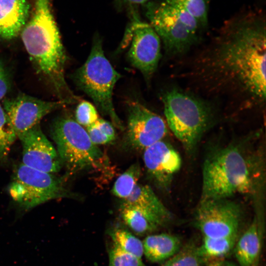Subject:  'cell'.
Masks as SVG:
<instances>
[{
  "instance_id": "obj_18",
  "label": "cell",
  "mask_w": 266,
  "mask_h": 266,
  "mask_svg": "<svg viewBox=\"0 0 266 266\" xmlns=\"http://www.w3.org/2000/svg\"><path fill=\"white\" fill-rule=\"evenodd\" d=\"M142 243L143 254L152 263L166 261L182 247V242L179 237L166 233L148 235Z\"/></svg>"
},
{
  "instance_id": "obj_14",
  "label": "cell",
  "mask_w": 266,
  "mask_h": 266,
  "mask_svg": "<svg viewBox=\"0 0 266 266\" xmlns=\"http://www.w3.org/2000/svg\"><path fill=\"white\" fill-rule=\"evenodd\" d=\"M22 146V164L46 172H58L62 164L57 151L43 133L39 124L18 137Z\"/></svg>"
},
{
  "instance_id": "obj_32",
  "label": "cell",
  "mask_w": 266,
  "mask_h": 266,
  "mask_svg": "<svg viewBox=\"0 0 266 266\" xmlns=\"http://www.w3.org/2000/svg\"><path fill=\"white\" fill-rule=\"evenodd\" d=\"M207 266H239L236 264L223 259L210 260Z\"/></svg>"
},
{
  "instance_id": "obj_23",
  "label": "cell",
  "mask_w": 266,
  "mask_h": 266,
  "mask_svg": "<svg viewBox=\"0 0 266 266\" xmlns=\"http://www.w3.org/2000/svg\"><path fill=\"white\" fill-rule=\"evenodd\" d=\"M166 3L187 11L198 21L201 29L208 24L210 0H162Z\"/></svg>"
},
{
  "instance_id": "obj_24",
  "label": "cell",
  "mask_w": 266,
  "mask_h": 266,
  "mask_svg": "<svg viewBox=\"0 0 266 266\" xmlns=\"http://www.w3.org/2000/svg\"><path fill=\"white\" fill-rule=\"evenodd\" d=\"M165 262L162 266H200L204 261L199 254L198 246L190 243Z\"/></svg>"
},
{
  "instance_id": "obj_7",
  "label": "cell",
  "mask_w": 266,
  "mask_h": 266,
  "mask_svg": "<svg viewBox=\"0 0 266 266\" xmlns=\"http://www.w3.org/2000/svg\"><path fill=\"white\" fill-rule=\"evenodd\" d=\"M8 192L14 201L25 211L50 200L75 197L61 178L22 163L14 171Z\"/></svg>"
},
{
  "instance_id": "obj_26",
  "label": "cell",
  "mask_w": 266,
  "mask_h": 266,
  "mask_svg": "<svg viewBox=\"0 0 266 266\" xmlns=\"http://www.w3.org/2000/svg\"><path fill=\"white\" fill-rule=\"evenodd\" d=\"M108 266H146L139 258L114 244L108 250Z\"/></svg>"
},
{
  "instance_id": "obj_3",
  "label": "cell",
  "mask_w": 266,
  "mask_h": 266,
  "mask_svg": "<svg viewBox=\"0 0 266 266\" xmlns=\"http://www.w3.org/2000/svg\"><path fill=\"white\" fill-rule=\"evenodd\" d=\"M36 71L52 85L60 100H78L65 77L66 56L49 0H34L33 8L20 33Z\"/></svg>"
},
{
  "instance_id": "obj_12",
  "label": "cell",
  "mask_w": 266,
  "mask_h": 266,
  "mask_svg": "<svg viewBox=\"0 0 266 266\" xmlns=\"http://www.w3.org/2000/svg\"><path fill=\"white\" fill-rule=\"evenodd\" d=\"M67 101L43 100L20 93L16 97L6 99L2 107L8 116L17 137L39 124L40 120L51 112L66 105Z\"/></svg>"
},
{
  "instance_id": "obj_10",
  "label": "cell",
  "mask_w": 266,
  "mask_h": 266,
  "mask_svg": "<svg viewBox=\"0 0 266 266\" xmlns=\"http://www.w3.org/2000/svg\"><path fill=\"white\" fill-rule=\"evenodd\" d=\"M132 12V22L127 29L132 40L128 59L150 81L161 57V40L149 24L141 21L135 11Z\"/></svg>"
},
{
  "instance_id": "obj_20",
  "label": "cell",
  "mask_w": 266,
  "mask_h": 266,
  "mask_svg": "<svg viewBox=\"0 0 266 266\" xmlns=\"http://www.w3.org/2000/svg\"><path fill=\"white\" fill-rule=\"evenodd\" d=\"M237 234L221 237L203 236L202 242L198 246L200 255L204 262L222 259L234 248Z\"/></svg>"
},
{
  "instance_id": "obj_9",
  "label": "cell",
  "mask_w": 266,
  "mask_h": 266,
  "mask_svg": "<svg viewBox=\"0 0 266 266\" xmlns=\"http://www.w3.org/2000/svg\"><path fill=\"white\" fill-rule=\"evenodd\" d=\"M242 217L240 205L230 199L200 200L194 223L203 236L221 237L238 234Z\"/></svg>"
},
{
  "instance_id": "obj_19",
  "label": "cell",
  "mask_w": 266,
  "mask_h": 266,
  "mask_svg": "<svg viewBox=\"0 0 266 266\" xmlns=\"http://www.w3.org/2000/svg\"><path fill=\"white\" fill-rule=\"evenodd\" d=\"M120 214L125 224L140 235L149 234L167 226L144 210L125 201L120 205Z\"/></svg>"
},
{
  "instance_id": "obj_1",
  "label": "cell",
  "mask_w": 266,
  "mask_h": 266,
  "mask_svg": "<svg viewBox=\"0 0 266 266\" xmlns=\"http://www.w3.org/2000/svg\"><path fill=\"white\" fill-rule=\"evenodd\" d=\"M266 24L248 13L226 22L207 44L181 62L175 79L184 88L234 113L262 110L266 104Z\"/></svg>"
},
{
  "instance_id": "obj_2",
  "label": "cell",
  "mask_w": 266,
  "mask_h": 266,
  "mask_svg": "<svg viewBox=\"0 0 266 266\" xmlns=\"http://www.w3.org/2000/svg\"><path fill=\"white\" fill-rule=\"evenodd\" d=\"M265 181L262 152L246 140L232 142L215 148L205 158L200 200L231 199L237 194L259 196Z\"/></svg>"
},
{
  "instance_id": "obj_21",
  "label": "cell",
  "mask_w": 266,
  "mask_h": 266,
  "mask_svg": "<svg viewBox=\"0 0 266 266\" xmlns=\"http://www.w3.org/2000/svg\"><path fill=\"white\" fill-rule=\"evenodd\" d=\"M113 244L139 258L143 254V243L133 233L122 227H116L109 232Z\"/></svg>"
},
{
  "instance_id": "obj_22",
  "label": "cell",
  "mask_w": 266,
  "mask_h": 266,
  "mask_svg": "<svg viewBox=\"0 0 266 266\" xmlns=\"http://www.w3.org/2000/svg\"><path fill=\"white\" fill-rule=\"evenodd\" d=\"M141 172L138 163L132 165L115 181L112 190L113 194L124 200L127 198L138 184Z\"/></svg>"
},
{
  "instance_id": "obj_25",
  "label": "cell",
  "mask_w": 266,
  "mask_h": 266,
  "mask_svg": "<svg viewBox=\"0 0 266 266\" xmlns=\"http://www.w3.org/2000/svg\"><path fill=\"white\" fill-rule=\"evenodd\" d=\"M17 135L10 121L0 104V164L5 162Z\"/></svg>"
},
{
  "instance_id": "obj_15",
  "label": "cell",
  "mask_w": 266,
  "mask_h": 266,
  "mask_svg": "<svg viewBox=\"0 0 266 266\" xmlns=\"http://www.w3.org/2000/svg\"><path fill=\"white\" fill-rule=\"evenodd\" d=\"M31 10L30 0H0V39L17 37L27 22Z\"/></svg>"
},
{
  "instance_id": "obj_29",
  "label": "cell",
  "mask_w": 266,
  "mask_h": 266,
  "mask_svg": "<svg viewBox=\"0 0 266 266\" xmlns=\"http://www.w3.org/2000/svg\"><path fill=\"white\" fill-rule=\"evenodd\" d=\"M10 87L8 72L3 62L0 59V100L7 93Z\"/></svg>"
},
{
  "instance_id": "obj_30",
  "label": "cell",
  "mask_w": 266,
  "mask_h": 266,
  "mask_svg": "<svg viewBox=\"0 0 266 266\" xmlns=\"http://www.w3.org/2000/svg\"><path fill=\"white\" fill-rule=\"evenodd\" d=\"M95 123L97 127L112 141L115 139V132L113 124L101 118H99Z\"/></svg>"
},
{
  "instance_id": "obj_28",
  "label": "cell",
  "mask_w": 266,
  "mask_h": 266,
  "mask_svg": "<svg viewBox=\"0 0 266 266\" xmlns=\"http://www.w3.org/2000/svg\"><path fill=\"white\" fill-rule=\"evenodd\" d=\"M86 131L92 142L96 145L106 144L112 141L97 127L95 123L87 127Z\"/></svg>"
},
{
  "instance_id": "obj_8",
  "label": "cell",
  "mask_w": 266,
  "mask_h": 266,
  "mask_svg": "<svg viewBox=\"0 0 266 266\" xmlns=\"http://www.w3.org/2000/svg\"><path fill=\"white\" fill-rule=\"evenodd\" d=\"M144 4L149 24L162 41L168 57L178 60L195 48L199 42V33L184 23L171 5L163 0Z\"/></svg>"
},
{
  "instance_id": "obj_31",
  "label": "cell",
  "mask_w": 266,
  "mask_h": 266,
  "mask_svg": "<svg viewBox=\"0 0 266 266\" xmlns=\"http://www.w3.org/2000/svg\"><path fill=\"white\" fill-rule=\"evenodd\" d=\"M116 5L119 8L130 7L133 8L139 4H144L148 0H114Z\"/></svg>"
},
{
  "instance_id": "obj_27",
  "label": "cell",
  "mask_w": 266,
  "mask_h": 266,
  "mask_svg": "<svg viewBox=\"0 0 266 266\" xmlns=\"http://www.w3.org/2000/svg\"><path fill=\"white\" fill-rule=\"evenodd\" d=\"M76 121L86 127L95 123L99 119L96 108L90 102L82 101L77 105L75 113Z\"/></svg>"
},
{
  "instance_id": "obj_16",
  "label": "cell",
  "mask_w": 266,
  "mask_h": 266,
  "mask_svg": "<svg viewBox=\"0 0 266 266\" xmlns=\"http://www.w3.org/2000/svg\"><path fill=\"white\" fill-rule=\"evenodd\" d=\"M259 218L255 216L233 249L239 266H253L261 249V233Z\"/></svg>"
},
{
  "instance_id": "obj_17",
  "label": "cell",
  "mask_w": 266,
  "mask_h": 266,
  "mask_svg": "<svg viewBox=\"0 0 266 266\" xmlns=\"http://www.w3.org/2000/svg\"><path fill=\"white\" fill-rule=\"evenodd\" d=\"M124 201L144 210L167 225L174 219L173 214L147 185L138 184Z\"/></svg>"
},
{
  "instance_id": "obj_5",
  "label": "cell",
  "mask_w": 266,
  "mask_h": 266,
  "mask_svg": "<svg viewBox=\"0 0 266 266\" xmlns=\"http://www.w3.org/2000/svg\"><path fill=\"white\" fill-rule=\"evenodd\" d=\"M71 77L77 87L91 98L97 108L110 118L113 125L123 130L124 126L116 112L112 99L114 86L121 75L106 58L100 37L94 38L87 59Z\"/></svg>"
},
{
  "instance_id": "obj_11",
  "label": "cell",
  "mask_w": 266,
  "mask_h": 266,
  "mask_svg": "<svg viewBox=\"0 0 266 266\" xmlns=\"http://www.w3.org/2000/svg\"><path fill=\"white\" fill-rule=\"evenodd\" d=\"M127 108V138L133 148L144 150L166 136L168 127L161 116L136 101Z\"/></svg>"
},
{
  "instance_id": "obj_4",
  "label": "cell",
  "mask_w": 266,
  "mask_h": 266,
  "mask_svg": "<svg viewBox=\"0 0 266 266\" xmlns=\"http://www.w3.org/2000/svg\"><path fill=\"white\" fill-rule=\"evenodd\" d=\"M168 128L189 155L195 154L203 135L221 113L213 102L173 86L161 95Z\"/></svg>"
},
{
  "instance_id": "obj_13",
  "label": "cell",
  "mask_w": 266,
  "mask_h": 266,
  "mask_svg": "<svg viewBox=\"0 0 266 266\" xmlns=\"http://www.w3.org/2000/svg\"><path fill=\"white\" fill-rule=\"evenodd\" d=\"M147 171L157 187L168 193L175 174L182 165L180 155L169 143L160 140L144 150Z\"/></svg>"
},
{
  "instance_id": "obj_6",
  "label": "cell",
  "mask_w": 266,
  "mask_h": 266,
  "mask_svg": "<svg viewBox=\"0 0 266 266\" xmlns=\"http://www.w3.org/2000/svg\"><path fill=\"white\" fill-rule=\"evenodd\" d=\"M51 134L62 166L69 173L100 168L108 164L104 154L92 142L87 131L71 117L64 115L55 119Z\"/></svg>"
}]
</instances>
